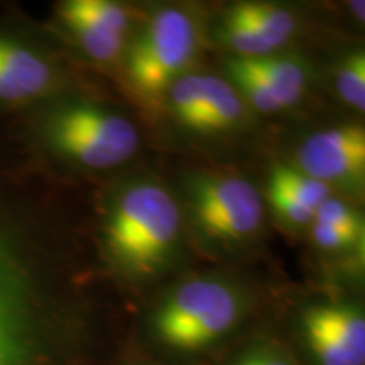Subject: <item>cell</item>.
Returning <instances> with one entry per match:
<instances>
[{
    "mask_svg": "<svg viewBox=\"0 0 365 365\" xmlns=\"http://www.w3.org/2000/svg\"><path fill=\"white\" fill-rule=\"evenodd\" d=\"M43 237L0 185V365L51 360V284L59 262Z\"/></svg>",
    "mask_w": 365,
    "mask_h": 365,
    "instance_id": "cell-1",
    "label": "cell"
},
{
    "mask_svg": "<svg viewBox=\"0 0 365 365\" xmlns=\"http://www.w3.org/2000/svg\"><path fill=\"white\" fill-rule=\"evenodd\" d=\"M180 225L175 198L161 186L140 182L127 188L117 200L105 227V240L122 267L149 274L166 261Z\"/></svg>",
    "mask_w": 365,
    "mask_h": 365,
    "instance_id": "cell-2",
    "label": "cell"
},
{
    "mask_svg": "<svg viewBox=\"0 0 365 365\" xmlns=\"http://www.w3.org/2000/svg\"><path fill=\"white\" fill-rule=\"evenodd\" d=\"M240 314L242 299L234 287L213 279H193L170 294L153 323L164 345L180 352H196L227 335Z\"/></svg>",
    "mask_w": 365,
    "mask_h": 365,
    "instance_id": "cell-3",
    "label": "cell"
},
{
    "mask_svg": "<svg viewBox=\"0 0 365 365\" xmlns=\"http://www.w3.org/2000/svg\"><path fill=\"white\" fill-rule=\"evenodd\" d=\"M44 135L58 154L91 170L129 161L139 148V134L129 118L83 103L54 110L46 120Z\"/></svg>",
    "mask_w": 365,
    "mask_h": 365,
    "instance_id": "cell-4",
    "label": "cell"
},
{
    "mask_svg": "<svg viewBox=\"0 0 365 365\" xmlns=\"http://www.w3.org/2000/svg\"><path fill=\"white\" fill-rule=\"evenodd\" d=\"M193 21L178 9H164L149 22L129 54L130 80L143 93L156 97L170 88L196 51Z\"/></svg>",
    "mask_w": 365,
    "mask_h": 365,
    "instance_id": "cell-5",
    "label": "cell"
},
{
    "mask_svg": "<svg viewBox=\"0 0 365 365\" xmlns=\"http://www.w3.org/2000/svg\"><path fill=\"white\" fill-rule=\"evenodd\" d=\"M191 202L196 220L207 234L217 239H244L261 227V193L244 178H196L191 182Z\"/></svg>",
    "mask_w": 365,
    "mask_h": 365,
    "instance_id": "cell-6",
    "label": "cell"
},
{
    "mask_svg": "<svg viewBox=\"0 0 365 365\" xmlns=\"http://www.w3.org/2000/svg\"><path fill=\"white\" fill-rule=\"evenodd\" d=\"M303 331L319 365H365V318L357 307L330 303L308 308Z\"/></svg>",
    "mask_w": 365,
    "mask_h": 365,
    "instance_id": "cell-7",
    "label": "cell"
},
{
    "mask_svg": "<svg viewBox=\"0 0 365 365\" xmlns=\"http://www.w3.org/2000/svg\"><path fill=\"white\" fill-rule=\"evenodd\" d=\"M296 163L301 173L327 185H360L365 175V130L340 125L314 132L299 145Z\"/></svg>",
    "mask_w": 365,
    "mask_h": 365,
    "instance_id": "cell-8",
    "label": "cell"
},
{
    "mask_svg": "<svg viewBox=\"0 0 365 365\" xmlns=\"http://www.w3.org/2000/svg\"><path fill=\"white\" fill-rule=\"evenodd\" d=\"M59 16L83 51L97 61H112L124 49L129 14L108 0H70Z\"/></svg>",
    "mask_w": 365,
    "mask_h": 365,
    "instance_id": "cell-9",
    "label": "cell"
},
{
    "mask_svg": "<svg viewBox=\"0 0 365 365\" xmlns=\"http://www.w3.org/2000/svg\"><path fill=\"white\" fill-rule=\"evenodd\" d=\"M56 81V71L39 49L0 33V103L17 105L44 97Z\"/></svg>",
    "mask_w": 365,
    "mask_h": 365,
    "instance_id": "cell-10",
    "label": "cell"
},
{
    "mask_svg": "<svg viewBox=\"0 0 365 365\" xmlns=\"http://www.w3.org/2000/svg\"><path fill=\"white\" fill-rule=\"evenodd\" d=\"M244 115V102L234 86L218 76H205V90L190 129L213 132L234 127Z\"/></svg>",
    "mask_w": 365,
    "mask_h": 365,
    "instance_id": "cell-11",
    "label": "cell"
},
{
    "mask_svg": "<svg viewBox=\"0 0 365 365\" xmlns=\"http://www.w3.org/2000/svg\"><path fill=\"white\" fill-rule=\"evenodd\" d=\"M228 19L249 27L272 44L274 49L281 48L293 38L296 31L294 16L286 9L271 4H239L228 12Z\"/></svg>",
    "mask_w": 365,
    "mask_h": 365,
    "instance_id": "cell-12",
    "label": "cell"
},
{
    "mask_svg": "<svg viewBox=\"0 0 365 365\" xmlns=\"http://www.w3.org/2000/svg\"><path fill=\"white\" fill-rule=\"evenodd\" d=\"M228 73H230L232 78L235 80V83L240 86L242 91H244L245 98H247L257 110L277 112L299 102V100L284 93V91L277 90L276 86L267 83V81H264L261 76H257L255 73L250 71L240 58L230 59V61H228Z\"/></svg>",
    "mask_w": 365,
    "mask_h": 365,
    "instance_id": "cell-13",
    "label": "cell"
},
{
    "mask_svg": "<svg viewBox=\"0 0 365 365\" xmlns=\"http://www.w3.org/2000/svg\"><path fill=\"white\" fill-rule=\"evenodd\" d=\"M240 59L250 71L261 76L267 83L276 86L277 90L293 95L298 100L303 97V91L307 88V71L294 59L276 56Z\"/></svg>",
    "mask_w": 365,
    "mask_h": 365,
    "instance_id": "cell-14",
    "label": "cell"
},
{
    "mask_svg": "<svg viewBox=\"0 0 365 365\" xmlns=\"http://www.w3.org/2000/svg\"><path fill=\"white\" fill-rule=\"evenodd\" d=\"M269 190H276L284 193L289 198L312 208H317L323 202H327L331 195L330 185L322 182L314 178L304 175L299 170H293L287 166H277L272 171L271 181H269Z\"/></svg>",
    "mask_w": 365,
    "mask_h": 365,
    "instance_id": "cell-15",
    "label": "cell"
},
{
    "mask_svg": "<svg viewBox=\"0 0 365 365\" xmlns=\"http://www.w3.org/2000/svg\"><path fill=\"white\" fill-rule=\"evenodd\" d=\"M205 76L207 75L178 76L170 86L173 110L182 125L191 127L193 124V118L203 97Z\"/></svg>",
    "mask_w": 365,
    "mask_h": 365,
    "instance_id": "cell-16",
    "label": "cell"
},
{
    "mask_svg": "<svg viewBox=\"0 0 365 365\" xmlns=\"http://www.w3.org/2000/svg\"><path fill=\"white\" fill-rule=\"evenodd\" d=\"M336 90L344 102L357 110L365 108V56L355 53L345 59L336 73Z\"/></svg>",
    "mask_w": 365,
    "mask_h": 365,
    "instance_id": "cell-17",
    "label": "cell"
},
{
    "mask_svg": "<svg viewBox=\"0 0 365 365\" xmlns=\"http://www.w3.org/2000/svg\"><path fill=\"white\" fill-rule=\"evenodd\" d=\"M223 39L234 51L240 54L239 58H264L271 56L276 51L272 44L259 36L249 27L239 24V22L225 17L223 22Z\"/></svg>",
    "mask_w": 365,
    "mask_h": 365,
    "instance_id": "cell-18",
    "label": "cell"
},
{
    "mask_svg": "<svg viewBox=\"0 0 365 365\" xmlns=\"http://www.w3.org/2000/svg\"><path fill=\"white\" fill-rule=\"evenodd\" d=\"M312 223H322V225H328L336 230L345 232L355 240L362 239L364 234V223L360 220L355 210H352L349 205L340 202V200L328 198L323 202L314 212Z\"/></svg>",
    "mask_w": 365,
    "mask_h": 365,
    "instance_id": "cell-19",
    "label": "cell"
},
{
    "mask_svg": "<svg viewBox=\"0 0 365 365\" xmlns=\"http://www.w3.org/2000/svg\"><path fill=\"white\" fill-rule=\"evenodd\" d=\"M269 198H271V203L276 208V212L289 223H294V225H308V223L313 222L314 210L304 207V205L298 203L296 200L281 193V191L269 190Z\"/></svg>",
    "mask_w": 365,
    "mask_h": 365,
    "instance_id": "cell-20",
    "label": "cell"
},
{
    "mask_svg": "<svg viewBox=\"0 0 365 365\" xmlns=\"http://www.w3.org/2000/svg\"><path fill=\"white\" fill-rule=\"evenodd\" d=\"M313 240L317 242L319 247L327 250L345 249L359 242L354 237L345 234V232L336 230V228H331L328 225H322V223H313Z\"/></svg>",
    "mask_w": 365,
    "mask_h": 365,
    "instance_id": "cell-21",
    "label": "cell"
},
{
    "mask_svg": "<svg viewBox=\"0 0 365 365\" xmlns=\"http://www.w3.org/2000/svg\"><path fill=\"white\" fill-rule=\"evenodd\" d=\"M234 365H291V362H287V360L284 357H281L279 354L261 349L247 354Z\"/></svg>",
    "mask_w": 365,
    "mask_h": 365,
    "instance_id": "cell-22",
    "label": "cell"
}]
</instances>
